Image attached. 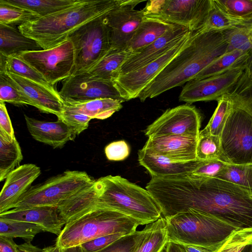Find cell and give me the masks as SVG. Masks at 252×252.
<instances>
[{
	"mask_svg": "<svg viewBox=\"0 0 252 252\" xmlns=\"http://www.w3.org/2000/svg\"><path fill=\"white\" fill-rule=\"evenodd\" d=\"M59 94L64 105L82 103L100 98H111L124 102L114 82L93 78L87 72L72 75L64 80Z\"/></svg>",
	"mask_w": 252,
	"mask_h": 252,
	"instance_id": "obj_12",
	"label": "cell"
},
{
	"mask_svg": "<svg viewBox=\"0 0 252 252\" xmlns=\"http://www.w3.org/2000/svg\"><path fill=\"white\" fill-rule=\"evenodd\" d=\"M24 116L28 130L32 137L54 148L63 147L77 135L74 130L61 119L47 122L29 117L25 114Z\"/></svg>",
	"mask_w": 252,
	"mask_h": 252,
	"instance_id": "obj_22",
	"label": "cell"
},
{
	"mask_svg": "<svg viewBox=\"0 0 252 252\" xmlns=\"http://www.w3.org/2000/svg\"><path fill=\"white\" fill-rule=\"evenodd\" d=\"M17 249L18 252H43V249L33 245L30 242L17 245Z\"/></svg>",
	"mask_w": 252,
	"mask_h": 252,
	"instance_id": "obj_52",
	"label": "cell"
},
{
	"mask_svg": "<svg viewBox=\"0 0 252 252\" xmlns=\"http://www.w3.org/2000/svg\"><path fill=\"white\" fill-rule=\"evenodd\" d=\"M40 174V167L32 163L20 165L11 172L0 193V213L12 209Z\"/></svg>",
	"mask_w": 252,
	"mask_h": 252,
	"instance_id": "obj_19",
	"label": "cell"
},
{
	"mask_svg": "<svg viewBox=\"0 0 252 252\" xmlns=\"http://www.w3.org/2000/svg\"><path fill=\"white\" fill-rule=\"evenodd\" d=\"M14 85L30 100L33 106L43 113L56 115L59 118L64 110V103L55 89L10 73H6Z\"/></svg>",
	"mask_w": 252,
	"mask_h": 252,
	"instance_id": "obj_17",
	"label": "cell"
},
{
	"mask_svg": "<svg viewBox=\"0 0 252 252\" xmlns=\"http://www.w3.org/2000/svg\"><path fill=\"white\" fill-rule=\"evenodd\" d=\"M198 137L189 135H166L149 137L144 147L176 162L197 160Z\"/></svg>",
	"mask_w": 252,
	"mask_h": 252,
	"instance_id": "obj_18",
	"label": "cell"
},
{
	"mask_svg": "<svg viewBox=\"0 0 252 252\" xmlns=\"http://www.w3.org/2000/svg\"><path fill=\"white\" fill-rule=\"evenodd\" d=\"M15 56L35 69L52 86L71 76L75 65L74 46L68 39L51 48Z\"/></svg>",
	"mask_w": 252,
	"mask_h": 252,
	"instance_id": "obj_11",
	"label": "cell"
},
{
	"mask_svg": "<svg viewBox=\"0 0 252 252\" xmlns=\"http://www.w3.org/2000/svg\"><path fill=\"white\" fill-rule=\"evenodd\" d=\"M229 94L233 101L252 115V77L244 73Z\"/></svg>",
	"mask_w": 252,
	"mask_h": 252,
	"instance_id": "obj_40",
	"label": "cell"
},
{
	"mask_svg": "<svg viewBox=\"0 0 252 252\" xmlns=\"http://www.w3.org/2000/svg\"><path fill=\"white\" fill-rule=\"evenodd\" d=\"M10 4L23 8L44 17L70 7L80 0H4Z\"/></svg>",
	"mask_w": 252,
	"mask_h": 252,
	"instance_id": "obj_31",
	"label": "cell"
},
{
	"mask_svg": "<svg viewBox=\"0 0 252 252\" xmlns=\"http://www.w3.org/2000/svg\"><path fill=\"white\" fill-rule=\"evenodd\" d=\"M23 158L22 151L16 138L8 141L0 137V181L19 166Z\"/></svg>",
	"mask_w": 252,
	"mask_h": 252,
	"instance_id": "obj_32",
	"label": "cell"
},
{
	"mask_svg": "<svg viewBox=\"0 0 252 252\" xmlns=\"http://www.w3.org/2000/svg\"><path fill=\"white\" fill-rule=\"evenodd\" d=\"M169 242L165 219L148 224V230L134 252H162Z\"/></svg>",
	"mask_w": 252,
	"mask_h": 252,
	"instance_id": "obj_30",
	"label": "cell"
},
{
	"mask_svg": "<svg viewBox=\"0 0 252 252\" xmlns=\"http://www.w3.org/2000/svg\"><path fill=\"white\" fill-rule=\"evenodd\" d=\"M39 17L33 12L0 0V24L19 26Z\"/></svg>",
	"mask_w": 252,
	"mask_h": 252,
	"instance_id": "obj_38",
	"label": "cell"
},
{
	"mask_svg": "<svg viewBox=\"0 0 252 252\" xmlns=\"http://www.w3.org/2000/svg\"><path fill=\"white\" fill-rule=\"evenodd\" d=\"M133 54L126 49H112L87 72L94 78L114 82L121 74L123 64Z\"/></svg>",
	"mask_w": 252,
	"mask_h": 252,
	"instance_id": "obj_25",
	"label": "cell"
},
{
	"mask_svg": "<svg viewBox=\"0 0 252 252\" xmlns=\"http://www.w3.org/2000/svg\"><path fill=\"white\" fill-rule=\"evenodd\" d=\"M244 70L238 68L203 79H192L183 87L179 96V101L191 104L197 101L218 100L232 91Z\"/></svg>",
	"mask_w": 252,
	"mask_h": 252,
	"instance_id": "obj_16",
	"label": "cell"
},
{
	"mask_svg": "<svg viewBox=\"0 0 252 252\" xmlns=\"http://www.w3.org/2000/svg\"><path fill=\"white\" fill-rule=\"evenodd\" d=\"M225 32L228 43L227 52L235 49L247 51L252 47V24Z\"/></svg>",
	"mask_w": 252,
	"mask_h": 252,
	"instance_id": "obj_42",
	"label": "cell"
},
{
	"mask_svg": "<svg viewBox=\"0 0 252 252\" xmlns=\"http://www.w3.org/2000/svg\"><path fill=\"white\" fill-rule=\"evenodd\" d=\"M0 101L15 105H32L30 100L14 85L5 73H0Z\"/></svg>",
	"mask_w": 252,
	"mask_h": 252,
	"instance_id": "obj_43",
	"label": "cell"
},
{
	"mask_svg": "<svg viewBox=\"0 0 252 252\" xmlns=\"http://www.w3.org/2000/svg\"><path fill=\"white\" fill-rule=\"evenodd\" d=\"M220 139L227 163L252 164V115L234 102Z\"/></svg>",
	"mask_w": 252,
	"mask_h": 252,
	"instance_id": "obj_9",
	"label": "cell"
},
{
	"mask_svg": "<svg viewBox=\"0 0 252 252\" xmlns=\"http://www.w3.org/2000/svg\"><path fill=\"white\" fill-rule=\"evenodd\" d=\"M252 243V227L235 230L215 252H241Z\"/></svg>",
	"mask_w": 252,
	"mask_h": 252,
	"instance_id": "obj_39",
	"label": "cell"
},
{
	"mask_svg": "<svg viewBox=\"0 0 252 252\" xmlns=\"http://www.w3.org/2000/svg\"><path fill=\"white\" fill-rule=\"evenodd\" d=\"M191 34V32H188L175 46L153 61L119 76L114 83L126 101L138 98L141 92L185 47Z\"/></svg>",
	"mask_w": 252,
	"mask_h": 252,
	"instance_id": "obj_13",
	"label": "cell"
},
{
	"mask_svg": "<svg viewBox=\"0 0 252 252\" xmlns=\"http://www.w3.org/2000/svg\"><path fill=\"white\" fill-rule=\"evenodd\" d=\"M89 205L117 211L143 225L156 221L162 214L160 206L146 189L117 175L95 180L84 203Z\"/></svg>",
	"mask_w": 252,
	"mask_h": 252,
	"instance_id": "obj_3",
	"label": "cell"
},
{
	"mask_svg": "<svg viewBox=\"0 0 252 252\" xmlns=\"http://www.w3.org/2000/svg\"><path fill=\"white\" fill-rule=\"evenodd\" d=\"M43 252H61V248L57 245L45 247L43 249Z\"/></svg>",
	"mask_w": 252,
	"mask_h": 252,
	"instance_id": "obj_56",
	"label": "cell"
},
{
	"mask_svg": "<svg viewBox=\"0 0 252 252\" xmlns=\"http://www.w3.org/2000/svg\"><path fill=\"white\" fill-rule=\"evenodd\" d=\"M241 252H252V243L246 246Z\"/></svg>",
	"mask_w": 252,
	"mask_h": 252,
	"instance_id": "obj_57",
	"label": "cell"
},
{
	"mask_svg": "<svg viewBox=\"0 0 252 252\" xmlns=\"http://www.w3.org/2000/svg\"><path fill=\"white\" fill-rule=\"evenodd\" d=\"M61 252H85L80 245L61 249Z\"/></svg>",
	"mask_w": 252,
	"mask_h": 252,
	"instance_id": "obj_55",
	"label": "cell"
},
{
	"mask_svg": "<svg viewBox=\"0 0 252 252\" xmlns=\"http://www.w3.org/2000/svg\"><path fill=\"white\" fill-rule=\"evenodd\" d=\"M94 181L86 172L65 171L41 184L31 187L12 209L58 207Z\"/></svg>",
	"mask_w": 252,
	"mask_h": 252,
	"instance_id": "obj_7",
	"label": "cell"
},
{
	"mask_svg": "<svg viewBox=\"0 0 252 252\" xmlns=\"http://www.w3.org/2000/svg\"><path fill=\"white\" fill-rule=\"evenodd\" d=\"M0 218L33 223L41 227L44 231L57 236L66 223L60 216L57 207L53 206L14 208L0 213Z\"/></svg>",
	"mask_w": 252,
	"mask_h": 252,
	"instance_id": "obj_21",
	"label": "cell"
},
{
	"mask_svg": "<svg viewBox=\"0 0 252 252\" xmlns=\"http://www.w3.org/2000/svg\"><path fill=\"white\" fill-rule=\"evenodd\" d=\"M225 32H192L185 47L139 94L141 102L194 79L208 65L227 52Z\"/></svg>",
	"mask_w": 252,
	"mask_h": 252,
	"instance_id": "obj_2",
	"label": "cell"
},
{
	"mask_svg": "<svg viewBox=\"0 0 252 252\" xmlns=\"http://www.w3.org/2000/svg\"><path fill=\"white\" fill-rule=\"evenodd\" d=\"M42 231L44 230L41 227L33 223L0 218V236L11 239L20 238L31 242Z\"/></svg>",
	"mask_w": 252,
	"mask_h": 252,
	"instance_id": "obj_33",
	"label": "cell"
},
{
	"mask_svg": "<svg viewBox=\"0 0 252 252\" xmlns=\"http://www.w3.org/2000/svg\"><path fill=\"white\" fill-rule=\"evenodd\" d=\"M124 235L122 233L104 235L86 242L80 246L85 252H97Z\"/></svg>",
	"mask_w": 252,
	"mask_h": 252,
	"instance_id": "obj_48",
	"label": "cell"
},
{
	"mask_svg": "<svg viewBox=\"0 0 252 252\" xmlns=\"http://www.w3.org/2000/svg\"><path fill=\"white\" fill-rule=\"evenodd\" d=\"M247 51L249 52V57L246 63L244 73L249 77H252V47Z\"/></svg>",
	"mask_w": 252,
	"mask_h": 252,
	"instance_id": "obj_54",
	"label": "cell"
},
{
	"mask_svg": "<svg viewBox=\"0 0 252 252\" xmlns=\"http://www.w3.org/2000/svg\"><path fill=\"white\" fill-rule=\"evenodd\" d=\"M148 228V224L140 231L124 235L97 252H134Z\"/></svg>",
	"mask_w": 252,
	"mask_h": 252,
	"instance_id": "obj_41",
	"label": "cell"
},
{
	"mask_svg": "<svg viewBox=\"0 0 252 252\" xmlns=\"http://www.w3.org/2000/svg\"><path fill=\"white\" fill-rule=\"evenodd\" d=\"M5 73L13 74L40 84L47 88L55 89L44 77L35 69L16 56L6 57Z\"/></svg>",
	"mask_w": 252,
	"mask_h": 252,
	"instance_id": "obj_36",
	"label": "cell"
},
{
	"mask_svg": "<svg viewBox=\"0 0 252 252\" xmlns=\"http://www.w3.org/2000/svg\"><path fill=\"white\" fill-rule=\"evenodd\" d=\"M251 24V22L236 18L227 13L217 5L215 0H213L209 14L198 30L203 32H225Z\"/></svg>",
	"mask_w": 252,
	"mask_h": 252,
	"instance_id": "obj_29",
	"label": "cell"
},
{
	"mask_svg": "<svg viewBox=\"0 0 252 252\" xmlns=\"http://www.w3.org/2000/svg\"><path fill=\"white\" fill-rule=\"evenodd\" d=\"M249 57L248 51L235 49L227 52L208 65L194 79L205 78L238 68L245 69Z\"/></svg>",
	"mask_w": 252,
	"mask_h": 252,
	"instance_id": "obj_28",
	"label": "cell"
},
{
	"mask_svg": "<svg viewBox=\"0 0 252 252\" xmlns=\"http://www.w3.org/2000/svg\"><path fill=\"white\" fill-rule=\"evenodd\" d=\"M197 159L202 160L218 159L226 162L220 136L214 135L204 129L200 130L196 146Z\"/></svg>",
	"mask_w": 252,
	"mask_h": 252,
	"instance_id": "obj_34",
	"label": "cell"
},
{
	"mask_svg": "<svg viewBox=\"0 0 252 252\" xmlns=\"http://www.w3.org/2000/svg\"><path fill=\"white\" fill-rule=\"evenodd\" d=\"M104 15L85 23L69 35L67 39L72 42L75 53L71 75L87 72L110 50Z\"/></svg>",
	"mask_w": 252,
	"mask_h": 252,
	"instance_id": "obj_8",
	"label": "cell"
},
{
	"mask_svg": "<svg viewBox=\"0 0 252 252\" xmlns=\"http://www.w3.org/2000/svg\"><path fill=\"white\" fill-rule=\"evenodd\" d=\"M165 252H186L183 245L174 242H168Z\"/></svg>",
	"mask_w": 252,
	"mask_h": 252,
	"instance_id": "obj_53",
	"label": "cell"
},
{
	"mask_svg": "<svg viewBox=\"0 0 252 252\" xmlns=\"http://www.w3.org/2000/svg\"><path fill=\"white\" fill-rule=\"evenodd\" d=\"M129 153V146L124 140L110 143L105 148L106 157L109 160H123L127 158Z\"/></svg>",
	"mask_w": 252,
	"mask_h": 252,
	"instance_id": "obj_47",
	"label": "cell"
},
{
	"mask_svg": "<svg viewBox=\"0 0 252 252\" xmlns=\"http://www.w3.org/2000/svg\"><path fill=\"white\" fill-rule=\"evenodd\" d=\"M58 119L62 120L74 130L77 135H79L88 127L92 118L82 114L63 110L62 115Z\"/></svg>",
	"mask_w": 252,
	"mask_h": 252,
	"instance_id": "obj_46",
	"label": "cell"
},
{
	"mask_svg": "<svg viewBox=\"0 0 252 252\" xmlns=\"http://www.w3.org/2000/svg\"><path fill=\"white\" fill-rule=\"evenodd\" d=\"M226 162L218 159L200 160L191 174L206 178H217L225 167Z\"/></svg>",
	"mask_w": 252,
	"mask_h": 252,
	"instance_id": "obj_45",
	"label": "cell"
},
{
	"mask_svg": "<svg viewBox=\"0 0 252 252\" xmlns=\"http://www.w3.org/2000/svg\"><path fill=\"white\" fill-rule=\"evenodd\" d=\"M13 239L0 236V252H18Z\"/></svg>",
	"mask_w": 252,
	"mask_h": 252,
	"instance_id": "obj_50",
	"label": "cell"
},
{
	"mask_svg": "<svg viewBox=\"0 0 252 252\" xmlns=\"http://www.w3.org/2000/svg\"><path fill=\"white\" fill-rule=\"evenodd\" d=\"M216 178L252 189V164H237L227 163Z\"/></svg>",
	"mask_w": 252,
	"mask_h": 252,
	"instance_id": "obj_37",
	"label": "cell"
},
{
	"mask_svg": "<svg viewBox=\"0 0 252 252\" xmlns=\"http://www.w3.org/2000/svg\"><path fill=\"white\" fill-rule=\"evenodd\" d=\"M122 102L111 98H100L86 102L64 106V110L80 113L93 119H106L122 107Z\"/></svg>",
	"mask_w": 252,
	"mask_h": 252,
	"instance_id": "obj_27",
	"label": "cell"
},
{
	"mask_svg": "<svg viewBox=\"0 0 252 252\" xmlns=\"http://www.w3.org/2000/svg\"><path fill=\"white\" fill-rule=\"evenodd\" d=\"M176 25L157 18L145 16L126 49L133 54L136 53Z\"/></svg>",
	"mask_w": 252,
	"mask_h": 252,
	"instance_id": "obj_24",
	"label": "cell"
},
{
	"mask_svg": "<svg viewBox=\"0 0 252 252\" xmlns=\"http://www.w3.org/2000/svg\"><path fill=\"white\" fill-rule=\"evenodd\" d=\"M146 189L164 217L194 209L239 228L252 227V189L191 174L152 177Z\"/></svg>",
	"mask_w": 252,
	"mask_h": 252,
	"instance_id": "obj_1",
	"label": "cell"
},
{
	"mask_svg": "<svg viewBox=\"0 0 252 252\" xmlns=\"http://www.w3.org/2000/svg\"><path fill=\"white\" fill-rule=\"evenodd\" d=\"M118 2V0H80L70 7L27 22L18 29L42 49L51 48L66 40L82 25L107 14Z\"/></svg>",
	"mask_w": 252,
	"mask_h": 252,
	"instance_id": "obj_4",
	"label": "cell"
},
{
	"mask_svg": "<svg viewBox=\"0 0 252 252\" xmlns=\"http://www.w3.org/2000/svg\"><path fill=\"white\" fill-rule=\"evenodd\" d=\"M0 137L8 141L16 138L4 102L0 101Z\"/></svg>",
	"mask_w": 252,
	"mask_h": 252,
	"instance_id": "obj_49",
	"label": "cell"
},
{
	"mask_svg": "<svg viewBox=\"0 0 252 252\" xmlns=\"http://www.w3.org/2000/svg\"><path fill=\"white\" fill-rule=\"evenodd\" d=\"M140 165L145 167L152 177H164L190 174L198 165L200 160L176 162L152 150L143 147L138 152Z\"/></svg>",
	"mask_w": 252,
	"mask_h": 252,
	"instance_id": "obj_23",
	"label": "cell"
},
{
	"mask_svg": "<svg viewBox=\"0 0 252 252\" xmlns=\"http://www.w3.org/2000/svg\"><path fill=\"white\" fill-rule=\"evenodd\" d=\"M186 252H215L219 247H205L194 245H183Z\"/></svg>",
	"mask_w": 252,
	"mask_h": 252,
	"instance_id": "obj_51",
	"label": "cell"
},
{
	"mask_svg": "<svg viewBox=\"0 0 252 252\" xmlns=\"http://www.w3.org/2000/svg\"><path fill=\"white\" fill-rule=\"evenodd\" d=\"M189 32L187 28L176 25L152 44L132 55L122 65L120 75L139 68L158 58L175 46Z\"/></svg>",
	"mask_w": 252,
	"mask_h": 252,
	"instance_id": "obj_20",
	"label": "cell"
},
{
	"mask_svg": "<svg viewBox=\"0 0 252 252\" xmlns=\"http://www.w3.org/2000/svg\"><path fill=\"white\" fill-rule=\"evenodd\" d=\"M143 223L117 211L95 206L82 208L67 222L58 236L56 245L61 249L81 245L96 238L113 233L125 235L136 231Z\"/></svg>",
	"mask_w": 252,
	"mask_h": 252,
	"instance_id": "obj_5",
	"label": "cell"
},
{
	"mask_svg": "<svg viewBox=\"0 0 252 252\" xmlns=\"http://www.w3.org/2000/svg\"><path fill=\"white\" fill-rule=\"evenodd\" d=\"M217 101L218 105L204 129L212 135L220 136L233 108L234 102L228 94L220 97Z\"/></svg>",
	"mask_w": 252,
	"mask_h": 252,
	"instance_id": "obj_35",
	"label": "cell"
},
{
	"mask_svg": "<svg viewBox=\"0 0 252 252\" xmlns=\"http://www.w3.org/2000/svg\"><path fill=\"white\" fill-rule=\"evenodd\" d=\"M42 49L35 40L23 34L18 28L0 24V54L9 57Z\"/></svg>",
	"mask_w": 252,
	"mask_h": 252,
	"instance_id": "obj_26",
	"label": "cell"
},
{
	"mask_svg": "<svg viewBox=\"0 0 252 252\" xmlns=\"http://www.w3.org/2000/svg\"><path fill=\"white\" fill-rule=\"evenodd\" d=\"M213 0H154L143 8L145 17L161 19L196 31L204 23Z\"/></svg>",
	"mask_w": 252,
	"mask_h": 252,
	"instance_id": "obj_10",
	"label": "cell"
},
{
	"mask_svg": "<svg viewBox=\"0 0 252 252\" xmlns=\"http://www.w3.org/2000/svg\"><path fill=\"white\" fill-rule=\"evenodd\" d=\"M143 0H118L117 5L104 15L111 49H126L145 17L143 9L135 10Z\"/></svg>",
	"mask_w": 252,
	"mask_h": 252,
	"instance_id": "obj_14",
	"label": "cell"
},
{
	"mask_svg": "<svg viewBox=\"0 0 252 252\" xmlns=\"http://www.w3.org/2000/svg\"><path fill=\"white\" fill-rule=\"evenodd\" d=\"M217 5L229 15L252 22V0H215Z\"/></svg>",
	"mask_w": 252,
	"mask_h": 252,
	"instance_id": "obj_44",
	"label": "cell"
},
{
	"mask_svg": "<svg viewBox=\"0 0 252 252\" xmlns=\"http://www.w3.org/2000/svg\"><path fill=\"white\" fill-rule=\"evenodd\" d=\"M201 116L194 106L186 104L167 109L144 130L149 137L189 135L198 137Z\"/></svg>",
	"mask_w": 252,
	"mask_h": 252,
	"instance_id": "obj_15",
	"label": "cell"
},
{
	"mask_svg": "<svg viewBox=\"0 0 252 252\" xmlns=\"http://www.w3.org/2000/svg\"><path fill=\"white\" fill-rule=\"evenodd\" d=\"M164 218L169 242L182 245L219 247L239 228L215 216L191 208Z\"/></svg>",
	"mask_w": 252,
	"mask_h": 252,
	"instance_id": "obj_6",
	"label": "cell"
}]
</instances>
